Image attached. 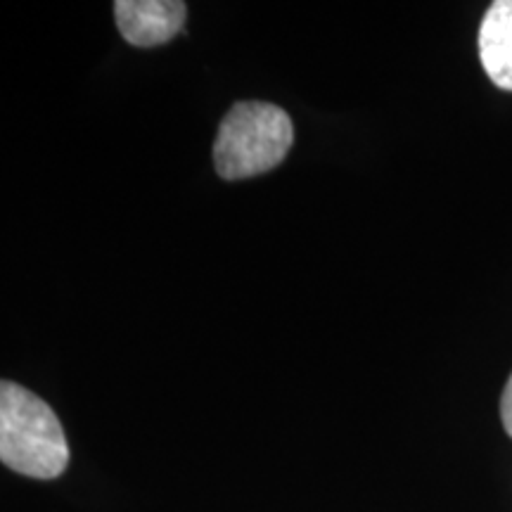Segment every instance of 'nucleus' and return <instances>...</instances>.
Here are the masks:
<instances>
[{"mask_svg":"<svg viewBox=\"0 0 512 512\" xmlns=\"http://www.w3.org/2000/svg\"><path fill=\"white\" fill-rule=\"evenodd\" d=\"M0 463L34 479L67 470L69 446L53 408L29 389L0 380Z\"/></svg>","mask_w":512,"mask_h":512,"instance_id":"f257e3e1","label":"nucleus"},{"mask_svg":"<svg viewBox=\"0 0 512 512\" xmlns=\"http://www.w3.org/2000/svg\"><path fill=\"white\" fill-rule=\"evenodd\" d=\"M294 143L290 114L271 102L230 107L214 143V166L223 181H242L278 166Z\"/></svg>","mask_w":512,"mask_h":512,"instance_id":"f03ea898","label":"nucleus"},{"mask_svg":"<svg viewBox=\"0 0 512 512\" xmlns=\"http://www.w3.org/2000/svg\"><path fill=\"white\" fill-rule=\"evenodd\" d=\"M114 17L131 46L155 48L181 34L188 8L181 0H119Z\"/></svg>","mask_w":512,"mask_h":512,"instance_id":"7ed1b4c3","label":"nucleus"},{"mask_svg":"<svg viewBox=\"0 0 512 512\" xmlns=\"http://www.w3.org/2000/svg\"><path fill=\"white\" fill-rule=\"evenodd\" d=\"M479 60L503 91H512V0H496L479 27Z\"/></svg>","mask_w":512,"mask_h":512,"instance_id":"20e7f679","label":"nucleus"},{"mask_svg":"<svg viewBox=\"0 0 512 512\" xmlns=\"http://www.w3.org/2000/svg\"><path fill=\"white\" fill-rule=\"evenodd\" d=\"M501 418H503V427L505 432L512 437V375L508 384H505V392H503V399H501Z\"/></svg>","mask_w":512,"mask_h":512,"instance_id":"39448f33","label":"nucleus"}]
</instances>
